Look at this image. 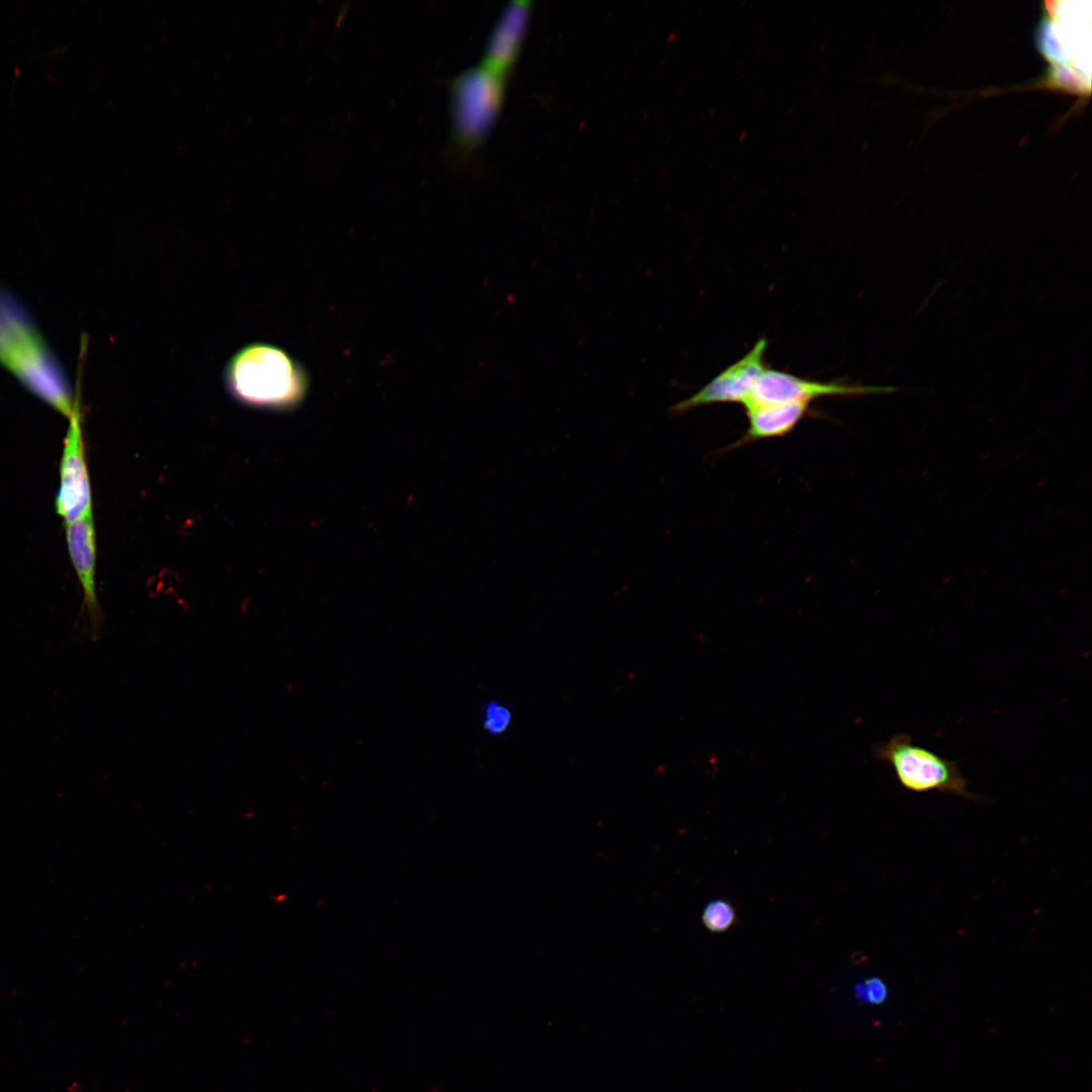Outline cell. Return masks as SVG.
<instances>
[{
    "instance_id": "6da1fadb",
    "label": "cell",
    "mask_w": 1092,
    "mask_h": 1092,
    "mask_svg": "<svg viewBox=\"0 0 1092 1092\" xmlns=\"http://www.w3.org/2000/svg\"><path fill=\"white\" fill-rule=\"evenodd\" d=\"M0 363L64 416L74 414L68 383L38 332L14 300L0 292Z\"/></svg>"
},
{
    "instance_id": "7a4b0ae2",
    "label": "cell",
    "mask_w": 1092,
    "mask_h": 1092,
    "mask_svg": "<svg viewBox=\"0 0 1092 1092\" xmlns=\"http://www.w3.org/2000/svg\"><path fill=\"white\" fill-rule=\"evenodd\" d=\"M223 381L239 402L272 410L298 404L307 388L300 365L282 349L265 343L239 350L225 366Z\"/></svg>"
},
{
    "instance_id": "3957f363",
    "label": "cell",
    "mask_w": 1092,
    "mask_h": 1092,
    "mask_svg": "<svg viewBox=\"0 0 1092 1092\" xmlns=\"http://www.w3.org/2000/svg\"><path fill=\"white\" fill-rule=\"evenodd\" d=\"M873 755L892 767L899 785L907 791H938L973 802L985 801L969 790L957 762L913 743L908 734H895L888 741L874 745Z\"/></svg>"
},
{
    "instance_id": "277c9868",
    "label": "cell",
    "mask_w": 1092,
    "mask_h": 1092,
    "mask_svg": "<svg viewBox=\"0 0 1092 1092\" xmlns=\"http://www.w3.org/2000/svg\"><path fill=\"white\" fill-rule=\"evenodd\" d=\"M505 78L483 66L459 74L451 85L453 144L463 153L475 151L496 121L503 105Z\"/></svg>"
},
{
    "instance_id": "5b68a950",
    "label": "cell",
    "mask_w": 1092,
    "mask_h": 1092,
    "mask_svg": "<svg viewBox=\"0 0 1092 1092\" xmlns=\"http://www.w3.org/2000/svg\"><path fill=\"white\" fill-rule=\"evenodd\" d=\"M766 348L767 341L763 338L759 339L741 359L721 371L695 394L674 403L670 406L669 413L680 416L709 404L726 402L744 404L766 368L764 365Z\"/></svg>"
},
{
    "instance_id": "8992f818",
    "label": "cell",
    "mask_w": 1092,
    "mask_h": 1092,
    "mask_svg": "<svg viewBox=\"0 0 1092 1092\" xmlns=\"http://www.w3.org/2000/svg\"><path fill=\"white\" fill-rule=\"evenodd\" d=\"M891 386H873L839 381L821 382L788 372L765 368L744 406L751 403L805 402L828 396H857L888 393Z\"/></svg>"
},
{
    "instance_id": "52a82bcc",
    "label": "cell",
    "mask_w": 1092,
    "mask_h": 1092,
    "mask_svg": "<svg viewBox=\"0 0 1092 1092\" xmlns=\"http://www.w3.org/2000/svg\"><path fill=\"white\" fill-rule=\"evenodd\" d=\"M69 421L60 464V486L56 498L57 513L65 519L66 524L92 512L79 404Z\"/></svg>"
},
{
    "instance_id": "ba28073f",
    "label": "cell",
    "mask_w": 1092,
    "mask_h": 1092,
    "mask_svg": "<svg viewBox=\"0 0 1092 1092\" xmlns=\"http://www.w3.org/2000/svg\"><path fill=\"white\" fill-rule=\"evenodd\" d=\"M70 558L81 583L92 640L99 637L103 616L95 588V531L92 512L66 524Z\"/></svg>"
},
{
    "instance_id": "9c48e42d",
    "label": "cell",
    "mask_w": 1092,
    "mask_h": 1092,
    "mask_svg": "<svg viewBox=\"0 0 1092 1092\" xmlns=\"http://www.w3.org/2000/svg\"><path fill=\"white\" fill-rule=\"evenodd\" d=\"M532 11L528 0L508 4L496 21L485 46L481 66L506 78L521 51Z\"/></svg>"
},
{
    "instance_id": "30bf717a",
    "label": "cell",
    "mask_w": 1092,
    "mask_h": 1092,
    "mask_svg": "<svg viewBox=\"0 0 1092 1092\" xmlns=\"http://www.w3.org/2000/svg\"><path fill=\"white\" fill-rule=\"evenodd\" d=\"M805 402L751 403L745 405L748 428L733 448L756 440L783 437L807 416Z\"/></svg>"
},
{
    "instance_id": "8fae6325",
    "label": "cell",
    "mask_w": 1092,
    "mask_h": 1092,
    "mask_svg": "<svg viewBox=\"0 0 1092 1092\" xmlns=\"http://www.w3.org/2000/svg\"><path fill=\"white\" fill-rule=\"evenodd\" d=\"M702 920L708 930L723 932L735 923L736 911L726 900H713L704 908Z\"/></svg>"
},
{
    "instance_id": "7c38bea8",
    "label": "cell",
    "mask_w": 1092,
    "mask_h": 1092,
    "mask_svg": "<svg viewBox=\"0 0 1092 1092\" xmlns=\"http://www.w3.org/2000/svg\"><path fill=\"white\" fill-rule=\"evenodd\" d=\"M506 724V713L495 704L489 705L484 714V726L491 732H498Z\"/></svg>"
},
{
    "instance_id": "4fadbf2b",
    "label": "cell",
    "mask_w": 1092,
    "mask_h": 1092,
    "mask_svg": "<svg viewBox=\"0 0 1092 1092\" xmlns=\"http://www.w3.org/2000/svg\"><path fill=\"white\" fill-rule=\"evenodd\" d=\"M866 998L872 1002H880L886 995V989L879 979H870L861 987Z\"/></svg>"
}]
</instances>
